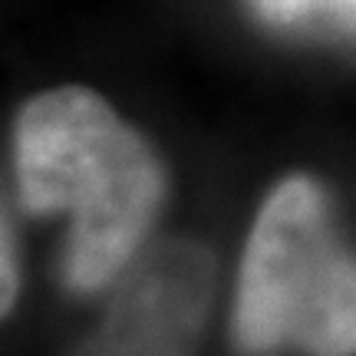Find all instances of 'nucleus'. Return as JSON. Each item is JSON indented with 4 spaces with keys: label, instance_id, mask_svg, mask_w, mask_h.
<instances>
[{
    "label": "nucleus",
    "instance_id": "f257e3e1",
    "mask_svg": "<svg viewBox=\"0 0 356 356\" xmlns=\"http://www.w3.org/2000/svg\"><path fill=\"white\" fill-rule=\"evenodd\" d=\"M17 198L30 215L66 218L63 280L92 293L122 277L165 202V168L139 129L89 86H53L13 126Z\"/></svg>",
    "mask_w": 356,
    "mask_h": 356
},
{
    "label": "nucleus",
    "instance_id": "f03ea898",
    "mask_svg": "<svg viewBox=\"0 0 356 356\" xmlns=\"http://www.w3.org/2000/svg\"><path fill=\"white\" fill-rule=\"evenodd\" d=\"M234 343L248 356H356V251L317 178L287 175L257 208L238 270Z\"/></svg>",
    "mask_w": 356,
    "mask_h": 356
},
{
    "label": "nucleus",
    "instance_id": "7ed1b4c3",
    "mask_svg": "<svg viewBox=\"0 0 356 356\" xmlns=\"http://www.w3.org/2000/svg\"><path fill=\"white\" fill-rule=\"evenodd\" d=\"M211 297V254L202 244L168 241L129 267L73 356H195Z\"/></svg>",
    "mask_w": 356,
    "mask_h": 356
},
{
    "label": "nucleus",
    "instance_id": "20e7f679",
    "mask_svg": "<svg viewBox=\"0 0 356 356\" xmlns=\"http://www.w3.org/2000/svg\"><path fill=\"white\" fill-rule=\"evenodd\" d=\"M264 24L293 33L356 40V0H248Z\"/></svg>",
    "mask_w": 356,
    "mask_h": 356
},
{
    "label": "nucleus",
    "instance_id": "39448f33",
    "mask_svg": "<svg viewBox=\"0 0 356 356\" xmlns=\"http://www.w3.org/2000/svg\"><path fill=\"white\" fill-rule=\"evenodd\" d=\"M3 314H10L17 304V291H20V261H17V248H13V228L10 221H3Z\"/></svg>",
    "mask_w": 356,
    "mask_h": 356
}]
</instances>
